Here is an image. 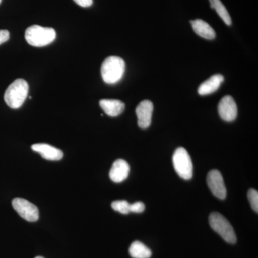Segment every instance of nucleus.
Instances as JSON below:
<instances>
[{
	"label": "nucleus",
	"mask_w": 258,
	"mask_h": 258,
	"mask_svg": "<svg viewBox=\"0 0 258 258\" xmlns=\"http://www.w3.org/2000/svg\"><path fill=\"white\" fill-rule=\"evenodd\" d=\"M28 83L24 79H18L10 85L5 93V103L13 109L20 108L28 97Z\"/></svg>",
	"instance_id": "f257e3e1"
},
{
	"label": "nucleus",
	"mask_w": 258,
	"mask_h": 258,
	"mask_svg": "<svg viewBox=\"0 0 258 258\" xmlns=\"http://www.w3.org/2000/svg\"><path fill=\"white\" fill-rule=\"evenodd\" d=\"M125 64L124 60L118 56H110L101 66V76L108 84H114L123 78Z\"/></svg>",
	"instance_id": "f03ea898"
},
{
	"label": "nucleus",
	"mask_w": 258,
	"mask_h": 258,
	"mask_svg": "<svg viewBox=\"0 0 258 258\" xmlns=\"http://www.w3.org/2000/svg\"><path fill=\"white\" fill-rule=\"evenodd\" d=\"M25 40L34 47H44L55 40L56 32L53 28H43L40 25H32L25 31Z\"/></svg>",
	"instance_id": "7ed1b4c3"
},
{
	"label": "nucleus",
	"mask_w": 258,
	"mask_h": 258,
	"mask_svg": "<svg viewBox=\"0 0 258 258\" xmlns=\"http://www.w3.org/2000/svg\"><path fill=\"white\" fill-rule=\"evenodd\" d=\"M209 222L213 230L221 236L226 242L230 244L236 243L237 237L233 227L223 215L217 212H212Z\"/></svg>",
	"instance_id": "20e7f679"
},
{
	"label": "nucleus",
	"mask_w": 258,
	"mask_h": 258,
	"mask_svg": "<svg viewBox=\"0 0 258 258\" xmlns=\"http://www.w3.org/2000/svg\"><path fill=\"white\" fill-rule=\"evenodd\" d=\"M173 164L178 175L189 180L193 176V164L189 153L183 147L178 148L173 156Z\"/></svg>",
	"instance_id": "39448f33"
},
{
	"label": "nucleus",
	"mask_w": 258,
	"mask_h": 258,
	"mask_svg": "<svg viewBox=\"0 0 258 258\" xmlns=\"http://www.w3.org/2000/svg\"><path fill=\"white\" fill-rule=\"evenodd\" d=\"M13 208L24 220L36 222L39 219L38 208L35 205L23 198H15L12 202Z\"/></svg>",
	"instance_id": "423d86ee"
},
{
	"label": "nucleus",
	"mask_w": 258,
	"mask_h": 258,
	"mask_svg": "<svg viewBox=\"0 0 258 258\" xmlns=\"http://www.w3.org/2000/svg\"><path fill=\"white\" fill-rule=\"evenodd\" d=\"M208 185L212 193L220 200H224L227 196L225 182L221 173L218 170H212L209 172L207 178Z\"/></svg>",
	"instance_id": "0eeeda50"
},
{
	"label": "nucleus",
	"mask_w": 258,
	"mask_h": 258,
	"mask_svg": "<svg viewBox=\"0 0 258 258\" xmlns=\"http://www.w3.org/2000/svg\"><path fill=\"white\" fill-rule=\"evenodd\" d=\"M219 115L225 121H233L237 118V107L234 98L226 96L222 98L218 105Z\"/></svg>",
	"instance_id": "6e6552de"
},
{
	"label": "nucleus",
	"mask_w": 258,
	"mask_h": 258,
	"mask_svg": "<svg viewBox=\"0 0 258 258\" xmlns=\"http://www.w3.org/2000/svg\"><path fill=\"white\" fill-rule=\"evenodd\" d=\"M154 106L152 101L145 100L141 102L137 107L136 113L138 118V125L141 128H149L152 123V118Z\"/></svg>",
	"instance_id": "1a4fd4ad"
},
{
	"label": "nucleus",
	"mask_w": 258,
	"mask_h": 258,
	"mask_svg": "<svg viewBox=\"0 0 258 258\" xmlns=\"http://www.w3.org/2000/svg\"><path fill=\"white\" fill-rule=\"evenodd\" d=\"M130 166L126 161L117 159L113 163L109 172L110 179L115 183H120L128 178Z\"/></svg>",
	"instance_id": "9d476101"
},
{
	"label": "nucleus",
	"mask_w": 258,
	"mask_h": 258,
	"mask_svg": "<svg viewBox=\"0 0 258 258\" xmlns=\"http://www.w3.org/2000/svg\"><path fill=\"white\" fill-rule=\"evenodd\" d=\"M34 152L39 153L43 159L50 161H59L63 157L60 149L47 144H35L32 146Z\"/></svg>",
	"instance_id": "9b49d317"
},
{
	"label": "nucleus",
	"mask_w": 258,
	"mask_h": 258,
	"mask_svg": "<svg viewBox=\"0 0 258 258\" xmlns=\"http://www.w3.org/2000/svg\"><path fill=\"white\" fill-rule=\"evenodd\" d=\"M224 77L221 74H215L200 85L198 88L199 94L201 96L211 94L215 92L223 82Z\"/></svg>",
	"instance_id": "f8f14e48"
},
{
	"label": "nucleus",
	"mask_w": 258,
	"mask_h": 258,
	"mask_svg": "<svg viewBox=\"0 0 258 258\" xmlns=\"http://www.w3.org/2000/svg\"><path fill=\"white\" fill-rule=\"evenodd\" d=\"M99 104L105 113L112 117L121 114L125 109L124 103L119 100L103 99L100 101Z\"/></svg>",
	"instance_id": "ddd939ff"
},
{
	"label": "nucleus",
	"mask_w": 258,
	"mask_h": 258,
	"mask_svg": "<svg viewBox=\"0 0 258 258\" xmlns=\"http://www.w3.org/2000/svg\"><path fill=\"white\" fill-rule=\"evenodd\" d=\"M191 26L194 31L196 32L199 36L207 39L213 40L216 37V33L213 28L206 22L203 20H195L191 21Z\"/></svg>",
	"instance_id": "4468645a"
},
{
	"label": "nucleus",
	"mask_w": 258,
	"mask_h": 258,
	"mask_svg": "<svg viewBox=\"0 0 258 258\" xmlns=\"http://www.w3.org/2000/svg\"><path fill=\"white\" fill-rule=\"evenodd\" d=\"M129 254L133 258H150L152 251L139 241H134L129 247Z\"/></svg>",
	"instance_id": "2eb2a0df"
},
{
	"label": "nucleus",
	"mask_w": 258,
	"mask_h": 258,
	"mask_svg": "<svg viewBox=\"0 0 258 258\" xmlns=\"http://www.w3.org/2000/svg\"><path fill=\"white\" fill-rule=\"evenodd\" d=\"M211 8L215 10L219 16L222 18L224 23L227 25H230L232 24V20H231L230 15L229 14L228 11L226 9L225 5L222 4L220 0H210Z\"/></svg>",
	"instance_id": "dca6fc26"
},
{
	"label": "nucleus",
	"mask_w": 258,
	"mask_h": 258,
	"mask_svg": "<svg viewBox=\"0 0 258 258\" xmlns=\"http://www.w3.org/2000/svg\"><path fill=\"white\" fill-rule=\"evenodd\" d=\"M130 205L126 200H116L112 203L111 207L115 211L127 215L130 212Z\"/></svg>",
	"instance_id": "f3484780"
},
{
	"label": "nucleus",
	"mask_w": 258,
	"mask_h": 258,
	"mask_svg": "<svg viewBox=\"0 0 258 258\" xmlns=\"http://www.w3.org/2000/svg\"><path fill=\"white\" fill-rule=\"evenodd\" d=\"M249 203H250L252 208L253 209L254 211L258 212V192L255 189H251L249 190L248 194H247Z\"/></svg>",
	"instance_id": "a211bd4d"
},
{
	"label": "nucleus",
	"mask_w": 258,
	"mask_h": 258,
	"mask_svg": "<svg viewBox=\"0 0 258 258\" xmlns=\"http://www.w3.org/2000/svg\"><path fill=\"white\" fill-rule=\"evenodd\" d=\"M145 210V205L142 202H137L130 205V212L142 213Z\"/></svg>",
	"instance_id": "6ab92c4d"
},
{
	"label": "nucleus",
	"mask_w": 258,
	"mask_h": 258,
	"mask_svg": "<svg viewBox=\"0 0 258 258\" xmlns=\"http://www.w3.org/2000/svg\"><path fill=\"white\" fill-rule=\"evenodd\" d=\"M10 38V32L8 30H0V45L8 41Z\"/></svg>",
	"instance_id": "aec40b11"
},
{
	"label": "nucleus",
	"mask_w": 258,
	"mask_h": 258,
	"mask_svg": "<svg viewBox=\"0 0 258 258\" xmlns=\"http://www.w3.org/2000/svg\"><path fill=\"white\" fill-rule=\"evenodd\" d=\"M76 4L83 8H88L93 4V0H74Z\"/></svg>",
	"instance_id": "412c9836"
},
{
	"label": "nucleus",
	"mask_w": 258,
	"mask_h": 258,
	"mask_svg": "<svg viewBox=\"0 0 258 258\" xmlns=\"http://www.w3.org/2000/svg\"><path fill=\"white\" fill-rule=\"evenodd\" d=\"M35 258H44V257H40V256H38V257H36Z\"/></svg>",
	"instance_id": "4be33fe9"
},
{
	"label": "nucleus",
	"mask_w": 258,
	"mask_h": 258,
	"mask_svg": "<svg viewBox=\"0 0 258 258\" xmlns=\"http://www.w3.org/2000/svg\"><path fill=\"white\" fill-rule=\"evenodd\" d=\"M2 3V0H0V3Z\"/></svg>",
	"instance_id": "5701e85b"
}]
</instances>
